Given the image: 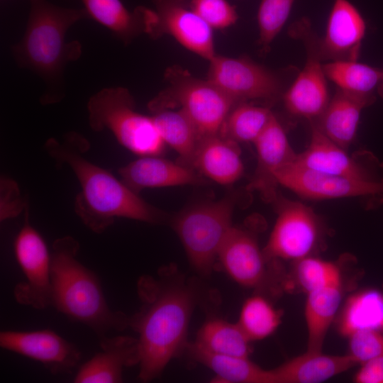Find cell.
Segmentation results:
<instances>
[{
    "label": "cell",
    "instance_id": "obj_30",
    "mask_svg": "<svg viewBox=\"0 0 383 383\" xmlns=\"http://www.w3.org/2000/svg\"><path fill=\"white\" fill-rule=\"evenodd\" d=\"M274 116L267 107L238 103L227 115L219 135L237 143H254Z\"/></svg>",
    "mask_w": 383,
    "mask_h": 383
},
{
    "label": "cell",
    "instance_id": "obj_27",
    "mask_svg": "<svg viewBox=\"0 0 383 383\" xmlns=\"http://www.w3.org/2000/svg\"><path fill=\"white\" fill-rule=\"evenodd\" d=\"M89 17L107 28L125 44L145 33V7L130 11L121 0H80Z\"/></svg>",
    "mask_w": 383,
    "mask_h": 383
},
{
    "label": "cell",
    "instance_id": "obj_36",
    "mask_svg": "<svg viewBox=\"0 0 383 383\" xmlns=\"http://www.w3.org/2000/svg\"><path fill=\"white\" fill-rule=\"evenodd\" d=\"M349 355L362 364L370 360L383 356V333L371 330L357 331L350 336Z\"/></svg>",
    "mask_w": 383,
    "mask_h": 383
},
{
    "label": "cell",
    "instance_id": "obj_31",
    "mask_svg": "<svg viewBox=\"0 0 383 383\" xmlns=\"http://www.w3.org/2000/svg\"><path fill=\"white\" fill-rule=\"evenodd\" d=\"M327 78L338 89L358 94H374L382 80L383 70L357 60H335L323 65Z\"/></svg>",
    "mask_w": 383,
    "mask_h": 383
},
{
    "label": "cell",
    "instance_id": "obj_16",
    "mask_svg": "<svg viewBox=\"0 0 383 383\" xmlns=\"http://www.w3.org/2000/svg\"><path fill=\"white\" fill-rule=\"evenodd\" d=\"M254 144L257 166L247 189L258 192L265 202L274 203L279 196V183L275 173L294 162L297 153L294 151L284 128L274 116Z\"/></svg>",
    "mask_w": 383,
    "mask_h": 383
},
{
    "label": "cell",
    "instance_id": "obj_7",
    "mask_svg": "<svg viewBox=\"0 0 383 383\" xmlns=\"http://www.w3.org/2000/svg\"><path fill=\"white\" fill-rule=\"evenodd\" d=\"M235 201L227 196L197 204L181 213L174 222L192 267L201 275H209L222 244L232 228Z\"/></svg>",
    "mask_w": 383,
    "mask_h": 383
},
{
    "label": "cell",
    "instance_id": "obj_18",
    "mask_svg": "<svg viewBox=\"0 0 383 383\" xmlns=\"http://www.w3.org/2000/svg\"><path fill=\"white\" fill-rule=\"evenodd\" d=\"M100 350L84 362L75 374L74 383H118L124 369L139 365L138 338L128 335L100 338Z\"/></svg>",
    "mask_w": 383,
    "mask_h": 383
},
{
    "label": "cell",
    "instance_id": "obj_29",
    "mask_svg": "<svg viewBox=\"0 0 383 383\" xmlns=\"http://www.w3.org/2000/svg\"><path fill=\"white\" fill-rule=\"evenodd\" d=\"M152 118L160 137L179 155V163L189 167L201 137L191 118L181 109H165Z\"/></svg>",
    "mask_w": 383,
    "mask_h": 383
},
{
    "label": "cell",
    "instance_id": "obj_35",
    "mask_svg": "<svg viewBox=\"0 0 383 383\" xmlns=\"http://www.w3.org/2000/svg\"><path fill=\"white\" fill-rule=\"evenodd\" d=\"M191 6L211 28H226L238 19L235 7L226 0H191Z\"/></svg>",
    "mask_w": 383,
    "mask_h": 383
},
{
    "label": "cell",
    "instance_id": "obj_1",
    "mask_svg": "<svg viewBox=\"0 0 383 383\" xmlns=\"http://www.w3.org/2000/svg\"><path fill=\"white\" fill-rule=\"evenodd\" d=\"M137 291L140 306L128 316V327L138 335V379L148 382L157 378L186 349L189 322L201 293L197 282L173 266L161 267L155 276L140 277Z\"/></svg>",
    "mask_w": 383,
    "mask_h": 383
},
{
    "label": "cell",
    "instance_id": "obj_10",
    "mask_svg": "<svg viewBox=\"0 0 383 383\" xmlns=\"http://www.w3.org/2000/svg\"><path fill=\"white\" fill-rule=\"evenodd\" d=\"M155 10L145 8V33L152 38L167 34L200 57L210 61L216 54L212 28L194 11L191 0H152Z\"/></svg>",
    "mask_w": 383,
    "mask_h": 383
},
{
    "label": "cell",
    "instance_id": "obj_15",
    "mask_svg": "<svg viewBox=\"0 0 383 383\" xmlns=\"http://www.w3.org/2000/svg\"><path fill=\"white\" fill-rule=\"evenodd\" d=\"M218 260L229 277L243 287L261 289L274 280L272 262L260 250L254 233L245 228L232 226Z\"/></svg>",
    "mask_w": 383,
    "mask_h": 383
},
{
    "label": "cell",
    "instance_id": "obj_33",
    "mask_svg": "<svg viewBox=\"0 0 383 383\" xmlns=\"http://www.w3.org/2000/svg\"><path fill=\"white\" fill-rule=\"evenodd\" d=\"M289 282L294 283L301 291L308 294L321 288L343 285L342 270L335 262L313 255L295 262Z\"/></svg>",
    "mask_w": 383,
    "mask_h": 383
},
{
    "label": "cell",
    "instance_id": "obj_38",
    "mask_svg": "<svg viewBox=\"0 0 383 383\" xmlns=\"http://www.w3.org/2000/svg\"><path fill=\"white\" fill-rule=\"evenodd\" d=\"M353 380L357 383H383V356L361 364Z\"/></svg>",
    "mask_w": 383,
    "mask_h": 383
},
{
    "label": "cell",
    "instance_id": "obj_14",
    "mask_svg": "<svg viewBox=\"0 0 383 383\" xmlns=\"http://www.w3.org/2000/svg\"><path fill=\"white\" fill-rule=\"evenodd\" d=\"M0 347L40 362L52 374L71 373L81 359L74 344L49 329L2 331Z\"/></svg>",
    "mask_w": 383,
    "mask_h": 383
},
{
    "label": "cell",
    "instance_id": "obj_39",
    "mask_svg": "<svg viewBox=\"0 0 383 383\" xmlns=\"http://www.w3.org/2000/svg\"><path fill=\"white\" fill-rule=\"evenodd\" d=\"M377 92L383 98V75H382V80L377 88Z\"/></svg>",
    "mask_w": 383,
    "mask_h": 383
},
{
    "label": "cell",
    "instance_id": "obj_4",
    "mask_svg": "<svg viewBox=\"0 0 383 383\" xmlns=\"http://www.w3.org/2000/svg\"><path fill=\"white\" fill-rule=\"evenodd\" d=\"M79 244L70 235L56 239L51 253L52 305L100 338L128 327V316L110 309L98 277L77 258Z\"/></svg>",
    "mask_w": 383,
    "mask_h": 383
},
{
    "label": "cell",
    "instance_id": "obj_25",
    "mask_svg": "<svg viewBox=\"0 0 383 383\" xmlns=\"http://www.w3.org/2000/svg\"><path fill=\"white\" fill-rule=\"evenodd\" d=\"M306 294L304 311L308 331L306 351L321 352L328 328L340 308L343 285L321 288Z\"/></svg>",
    "mask_w": 383,
    "mask_h": 383
},
{
    "label": "cell",
    "instance_id": "obj_13",
    "mask_svg": "<svg viewBox=\"0 0 383 383\" xmlns=\"http://www.w3.org/2000/svg\"><path fill=\"white\" fill-rule=\"evenodd\" d=\"M306 48L304 68L289 89L283 94L284 106L291 114L313 118L319 117L328 102L326 76L323 70L318 40L310 31L307 20L302 19L294 26Z\"/></svg>",
    "mask_w": 383,
    "mask_h": 383
},
{
    "label": "cell",
    "instance_id": "obj_22",
    "mask_svg": "<svg viewBox=\"0 0 383 383\" xmlns=\"http://www.w3.org/2000/svg\"><path fill=\"white\" fill-rule=\"evenodd\" d=\"M375 101L374 94H358L338 89L316 126L328 138L346 150L354 140L362 111Z\"/></svg>",
    "mask_w": 383,
    "mask_h": 383
},
{
    "label": "cell",
    "instance_id": "obj_9",
    "mask_svg": "<svg viewBox=\"0 0 383 383\" xmlns=\"http://www.w3.org/2000/svg\"><path fill=\"white\" fill-rule=\"evenodd\" d=\"M28 207L24 223L13 241V251L25 277L13 289L16 301L35 309L52 305L51 254L40 233L29 223Z\"/></svg>",
    "mask_w": 383,
    "mask_h": 383
},
{
    "label": "cell",
    "instance_id": "obj_24",
    "mask_svg": "<svg viewBox=\"0 0 383 383\" xmlns=\"http://www.w3.org/2000/svg\"><path fill=\"white\" fill-rule=\"evenodd\" d=\"M189 356L215 374L214 382L275 383L272 370H265L249 357L211 353L188 343L185 349Z\"/></svg>",
    "mask_w": 383,
    "mask_h": 383
},
{
    "label": "cell",
    "instance_id": "obj_37",
    "mask_svg": "<svg viewBox=\"0 0 383 383\" xmlns=\"http://www.w3.org/2000/svg\"><path fill=\"white\" fill-rule=\"evenodd\" d=\"M19 187L16 182L8 177L0 181V220L4 221L18 216L26 209Z\"/></svg>",
    "mask_w": 383,
    "mask_h": 383
},
{
    "label": "cell",
    "instance_id": "obj_6",
    "mask_svg": "<svg viewBox=\"0 0 383 383\" xmlns=\"http://www.w3.org/2000/svg\"><path fill=\"white\" fill-rule=\"evenodd\" d=\"M167 87L148 104L153 113L179 107L194 122L201 138L219 134L238 102L209 80L192 76L178 66L165 72Z\"/></svg>",
    "mask_w": 383,
    "mask_h": 383
},
{
    "label": "cell",
    "instance_id": "obj_2",
    "mask_svg": "<svg viewBox=\"0 0 383 383\" xmlns=\"http://www.w3.org/2000/svg\"><path fill=\"white\" fill-rule=\"evenodd\" d=\"M89 146L83 136L74 132L66 134L62 142L52 138L44 145L48 155L59 165H68L79 182L81 191L75 198L74 210L82 223L94 233H101L116 218L161 222L164 216L160 211L122 180L82 155Z\"/></svg>",
    "mask_w": 383,
    "mask_h": 383
},
{
    "label": "cell",
    "instance_id": "obj_28",
    "mask_svg": "<svg viewBox=\"0 0 383 383\" xmlns=\"http://www.w3.org/2000/svg\"><path fill=\"white\" fill-rule=\"evenodd\" d=\"M250 342L238 323L211 318L202 325L192 343L211 353L249 357Z\"/></svg>",
    "mask_w": 383,
    "mask_h": 383
},
{
    "label": "cell",
    "instance_id": "obj_34",
    "mask_svg": "<svg viewBox=\"0 0 383 383\" xmlns=\"http://www.w3.org/2000/svg\"><path fill=\"white\" fill-rule=\"evenodd\" d=\"M294 0H261L258 13V44L266 51L287 21Z\"/></svg>",
    "mask_w": 383,
    "mask_h": 383
},
{
    "label": "cell",
    "instance_id": "obj_26",
    "mask_svg": "<svg viewBox=\"0 0 383 383\" xmlns=\"http://www.w3.org/2000/svg\"><path fill=\"white\" fill-rule=\"evenodd\" d=\"M337 326L346 337L365 330L383 333V292L367 289L352 294L340 313Z\"/></svg>",
    "mask_w": 383,
    "mask_h": 383
},
{
    "label": "cell",
    "instance_id": "obj_12",
    "mask_svg": "<svg viewBox=\"0 0 383 383\" xmlns=\"http://www.w3.org/2000/svg\"><path fill=\"white\" fill-rule=\"evenodd\" d=\"M209 63L207 79L238 103L250 99L273 101L282 94L279 77L246 57L216 55Z\"/></svg>",
    "mask_w": 383,
    "mask_h": 383
},
{
    "label": "cell",
    "instance_id": "obj_21",
    "mask_svg": "<svg viewBox=\"0 0 383 383\" xmlns=\"http://www.w3.org/2000/svg\"><path fill=\"white\" fill-rule=\"evenodd\" d=\"M189 167L222 185L235 183L244 172L238 143L219 134L201 139Z\"/></svg>",
    "mask_w": 383,
    "mask_h": 383
},
{
    "label": "cell",
    "instance_id": "obj_17",
    "mask_svg": "<svg viewBox=\"0 0 383 383\" xmlns=\"http://www.w3.org/2000/svg\"><path fill=\"white\" fill-rule=\"evenodd\" d=\"M293 163L307 170L332 175L362 179L383 177V174L378 173L377 162L374 160L366 164L367 162L350 156L345 149L328 138L314 125L308 148L297 154Z\"/></svg>",
    "mask_w": 383,
    "mask_h": 383
},
{
    "label": "cell",
    "instance_id": "obj_20",
    "mask_svg": "<svg viewBox=\"0 0 383 383\" xmlns=\"http://www.w3.org/2000/svg\"><path fill=\"white\" fill-rule=\"evenodd\" d=\"M118 173L122 182L138 194L147 188L206 183L205 179L193 168L159 155L141 156L121 167Z\"/></svg>",
    "mask_w": 383,
    "mask_h": 383
},
{
    "label": "cell",
    "instance_id": "obj_32",
    "mask_svg": "<svg viewBox=\"0 0 383 383\" xmlns=\"http://www.w3.org/2000/svg\"><path fill=\"white\" fill-rule=\"evenodd\" d=\"M282 312L262 295L255 294L243 303L237 322L250 341L271 335L281 323Z\"/></svg>",
    "mask_w": 383,
    "mask_h": 383
},
{
    "label": "cell",
    "instance_id": "obj_3",
    "mask_svg": "<svg viewBox=\"0 0 383 383\" xmlns=\"http://www.w3.org/2000/svg\"><path fill=\"white\" fill-rule=\"evenodd\" d=\"M30 11L21 40L13 48L18 65L39 76L45 84L43 104L65 96L64 72L82 54L78 41L67 42L66 33L76 22L89 18L85 9L60 7L48 0H28Z\"/></svg>",
    "mask_w": 383,
    "mask_h": 383
},
{
    "label": "cell",
    "instance_id": "obj_8",
    "mask_svg": "<svg viewBox=\"0 0 383 383\" xmlns=\"http://www.w3.org/2000/svg\"><path fill=\"white\" fill-rule=\"evenodd\" d=\"M277 217L263 249L270 262H296L311 256L322 238V225L309 206L278 196L274 201Z\"/></svg>",
    "mask_w": 383,
    "mask_h": 383
},
{
    "label": "cell",
    "instance_id": "obj_19",
    "mask_svg": "<svg viewBox=\"0 0 383 383\" xmlns=\"http://www.w3.org/2000/svg\"><path fill=\"white\" fill-rule=\"evenodd\" d=\"M365 22L357 9L348 0H335L328 19L325 36L318 40L322 59L357 60Z\"/></svg>",
    "mask_w": 383,
    "mask_h": 383
},
{
    "label": "cell",
    "instance_id": "obj_11",
    "mask_svg": "<svg viewBox=\"0 0 383 383\" xmlns=\"http://www.w3.org/2000/svg\"><path fill=\"white\" fill-rule=\"evenodd\" d=\"M279 184L308 199L350 197L383 199V177L362 179L321 173L287 165L275 173Z\"/></svg>",
    "mask_w": 383,
    "mask_h": 383
},
{
    "label": "cell",
    "instance_id": "obj_23",
    "mask_svg": "<svg viewBox=\"0 0 383 383\" xmlns=\"http://www.w3.org/2000/svg\"><path fill=\"white\" fill-rule=\"evenodd\" d=\"M349 354L331 355L306 351L272 369L275 383H319L357 365Z\"/></svg>",
    "mask_w": 383,
    "mask_h": 383
},
{
    "label": "cell",
    "instance_id": "obj_5",
    "mask_svg": "<svg viewBox=\"0 0 383 383\" xmlns=\"http://www.w3.org/2000/svg\"><path fill=\"white\" fill-rule=\"evenodd\" d=\"M89 125L94 131H110L117 141L134 154L160 155L165 143L152 116L135 110L134 99L124 87L104 88L87 102Z\"/></svg>",
    "mask_w": 383,
    "mask_h": 383
}]
</instances>
